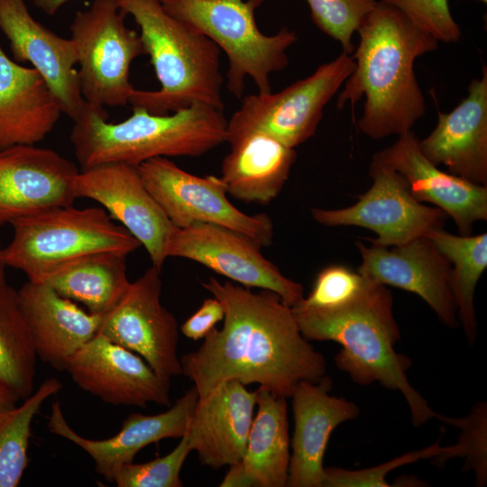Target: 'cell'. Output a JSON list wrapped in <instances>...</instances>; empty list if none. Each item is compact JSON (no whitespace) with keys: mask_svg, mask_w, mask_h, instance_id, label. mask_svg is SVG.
Instances as JSON below:
<instances>
[{"mask_svg":"<svg viewBox=\"0 0 487 487\" xmlns=\"http://www.w3.org/2000/svg\"><path fill=\"white\" fill-rule=\"evenodd\" d=\"M203 288L219 300L225 316L200 346L184 354L182 374L198 397L235 380L259 384L275 395L290 398L300 381H319L326 361L301 334L291 307L275 292L209 277Z\"/></svg>","mask_w":487,"mask_h":487,"instance_id":"6da1fadb","label":"cell"},{"mask_svg":"<svg viewBox=\"0 0 487 487\" xmlns=\"http://www.w3.org/2000/svg\"><path fill=\"white\" fill-rule=\"evenodd\" d=\"M356 32L359 43L352 54L355 68L337 96V109L364 96L357 126L365 135L378 140L411 131L426 112L414 63L436 50L438 41L380 0Z\"/></svg>","mask_w":487,"mask_h":487,"instance_id":"7a4b0ae2","label":"cell"},{"mask_svg":"<svg viewBox=\"0 0 487 487\" xmlns=\"http://www.w3.org/2000/svg\"><path fill=\"white\" fill-rule=\"evenodd\" d=\"M291 309L307 340L341 345L335 363L352 381L360 385L379 382L388 390L400 391L414 427L436 418L438 413L408 380L411 359L394 349L400 331L393 315L392 295L385 285L370 280L356 299L337 308Z\"/></svg>","mask_w":487,"mask_h":487,"instance_id":"3957f363","label":"cell"},{"mask_svg":"<svg viewBox=\"0 0 487 487\" xmlns=\"http://www.w3.org/2000/svg\"><path fill=\"white\" fill-rule=\"evenodd\" d=\"M133 112L113 124L105 108L85 104L69 136L81 170L108 162L138 167L156 157H198L226 141L224 111L207 104L168 115Z\"/></svg>","mask_w":487,"mask_h":487,"instance_id":"277c9868","label":"cell"},{"mask_svg":"<svg viewBox=\"0 0 487 487\" xmlns=\"http://www.w3.org/2000/svg\"><path fill=\"white\" fill-rule=\"evenodd\" d=\"M140 28L145 55L161 85L134 89L129 104L168 115L195 103L224 110L220 49L207 37L169 14L160 0H116Z\"/></svg>","mask_w":487,"mask_h":487,"instance_id":"5b68a950","label":"cell"},{"mask_svg":"<svg viewBox=\"0 0 487 487\" xmlns=\"http://www.w3.org/2000/svg\"><path fill=\"white\" fill-rule=\"evenodd\" d=\"M11 225L14 235L3 248L5 262L33 283H45L87 258L102 253L128 256L142 246L101 207H58Z\"/></svg>","mask_w":487,"mask_h":487,"instance_id":"8992f818","label":"cell"},{"mask_svg":"<svg viewBox=\"0 0 487 487\" xmlns=\"http://www.w3.org/2000/svg\"><path fill=\"white\" fill-rule=\"evenodd\" d=\"M164 10L210 39L228 62L226 87L243 97L247 78L257 93L271 91L270 76L289 65L288 49L297 41L294 31L282 27L267 35L258 27L256 9L265 0H160Z\"/></svg>","mask_w":487,"mask_h":487,"instance_id":"52a82bcc","label":"cell"},{"mask_svg":"<svg viewBox=\"0 0 487 487\" xmlns=\"http://www.w3.org/2000/svg\"><path fill=\"white\" fill-rule=\"evenodd\" d=\"M125 16L116 0H93L73 18L70 39L78 56L81 95L87 104L124 106L135 89L129 79L131 64L145 51L139 32L125 25Z\"/></svg>","mask_w":487,"mask_h":487,"instance_id":"ba28073f","label":"cell"},{"mask_svg":"<svg viewBox=\"0 0 487 487\" xmlns=\"http://www.w3.org/2000/svg\"><path fill=\"white\" fill-rule=\"evenodd\" d=\"M354 68L353 56L342 52L279 92L244 96L241 106L227 120L225 142L261 132L295 149L315 134L325 106Z\"/></svg>","mask_w":487,"mask_h":487,"instance_id":"9c48e42d","label":"cell"},{"mask_svg":"<svg viewBox=\"0 0 487 487\" xmlns=\"http://www.w3.org/2000/svg\"><path fill=\"white\" fill-rule=\"evenodd\" d=\"M137 168L143 185L177 228L217 225L248 236L261 247L271 244L270 216L240 211L227 198L220 177L196 176L167 157L150 159Z\"/></svg>","mask_w":487,"mask_h":487,"instance_id":"30bf717a","label":"cell"},{"mask_svg":"<svg viewBox=\"0 0 487 487\" xmlns=\"http://www.w3.org/2000/svg\"><path fill=\"white\" fill-rule=\"evenodd\" d=\"M371 188L358 201L339 209L311 208L312 217L327 226L354 225L374 232L371 244L398 246L444 226L446 214L427 207L410 194L406 179L376 153L369 167Z\"/></svg>","mask_w":487,"mask_h":487,"instance_id":"8fae6325","label":"cell"},{"mask_svg":"<svg viewBox=\"0 0 487 487\" xmlns=\"http://www.w3.org/2000/svg\"><path fill=\"white\" fill-rule=\"evenodd\" d=\"M161 272L152 265L131 282L115 307L103 316L98 333L137 354L158 376L170 381L182 374L179 326L161 303Z\"/></svg>","mask_w":487,"mask_h":487,"instance_id":"7c38bea8","label":"cell"},{"mask_svg":"<svg viewBox=\"0 0 487 487\" xmlns=\"http://www.w3.org/2000/svg\"><path fill=\"white\" fill-rule=\"evenodd\" d=\"M76 198L98 202L145 248L152 265L161 271L177 227L142 183L136 166L108 162L79 170Z\"/></svg>","mask_w":487,"mask_h":487,"instance_id":"4fadbf2b","label":"cell"},{"mask_svg":"<svg viewBox=\"0 0 487 487\" xmlns=\"http://www.w3.org/2000/svg\"><path fill=\"white\" fill-rule=\"evenodd\" d=\"M168 256L197 262L244 287L273 291L289 307L304 297L303 286L283 275L262 254L256 242L224 226L196 224L177 228Z\"/></svg>","mask_w":487,"mask_h":487,"instance_id":"5bb4252c","label":"cell"},{"mask_svg":"<svg viewBox=\"0 0 487 487\" xmlns=\"http://www.w3.org/2000/svg\"><path fill=\"white\" fill-rule=\"evenodd\" d=\"M77 165L32 144L0 149V225L76 200Z\"/></svg>","mask_w":487,"mask_h":487,"instance_id":"9a60e30c","label":"cell"},{"mask_svg":"<svg viewBox=\"0 0 487 487\" xmlns=\"http://www.w3.org/2000/svg\"><path fill=\"white\" fill-rule=\"evenodd\" d=\"M64 370L83 391L112 405L170 407V381L137 354L97 333L75 352Z\"/></svg>","mask_w":487,"mask_h":487,"instance_id":"2e32d148","label":"cell"},{"mask_svg":"<svg viewBox=\"0 0 487 487\" xmlns=\"http://www.w3.org/2000/svg\"><path fill=\"white\" fill-rule=\"evenodd\" d=\"M362 256L357 271L374 283L393 286L419 296L450 328L459 326L451 289L452 266L427 236L383 247L356 242Z\"/></svg>","mask_w":487,"mask_h":487,"instance_id":"e0dca14e","label":"cell"},{"mask_svg":"<svg viewBox=\"0 0 487 487\" xmlns=\"http://www.w3.org/2000/svg\"><path fill=\"white\" fill-rule=\"evenodd\" d=\"M0 30L8 40L14 60L30 62L46 81L62 114L75 121L86 102L75 68L78 56L72 40L36 21L24 0H0Z\"/></svg>","mask_w":487,"mask_h":487,"instance_id":"ac0fdd59","label":"cell"},{"mask_svg":"<svg viewBox=\"0 0 487 487\" xmlns=\"http://www.w3.org/2000/svg\"><path fill=\"white\" fill-rule=\"evenodd\" d=\"M333 381H300L291 395L294 431L289 487H324L323 465L326 446L335 427L360 415L359 407L345 398L331 396Z\"/></svg>","mask_w":487,"mask_h":487,"instance_id":"d6986e66","label":"cell"},{"mask_svg":"<svg viewBox=\"0 0 487 487\" xmlns=\"http://www.w3.org/2000/svg\"><path fill=\"white\" fill-rule=\"evenodd\" d=\"M198 400V393L193 386L164 412L129 415L121 430L106 439H88L74 431L65 419L59 401L51 406L47 426L52 434L83 449L93 459L96 472L113 482L115 472L123 464L133 462L137 453L148 445L165 438H180L188 427Z\"/></svg>","mask_w":487,"mask_h":487,"instance_id":"ffe728a7","label":"cell"},{"mask_svg":"<svg viewBox=\"0 0 487 487\" xmlns=\"http://www.w3.org/2000/svg\"><path fill=\"white\" fill-rule=\"evenodd\" d=\"M376 154L406 179L417 201L451 216L460 235H471L474 222L487 220V186L441 170L422 153L412 130Z\"/></svg>","mask_w":487,"mask_h":487,"instance_id":"44dd1931","label":"cell"},{"mask_svg":"<svg viewBox=\"0 0 487 487\" xmlns=\"http://www.w3.org/2000/svg\"><path fill=\"white\" fill-rule=\"evenodd\" d=\"M422 153L436 166L470 182L487 186V68L473 79L467 96L450 112L437 113V124L418 140Z\"/></svg>","mask_w":487,"mask_h":487,"instance_id":"7402d4cb","label":"cell"},{"mask_svg":"<svg viewBox=\"0 0 487 487\" xmlns=\"http://www.w3.org/2000/svg\"><path fill=\"white\" fill-rule=\"evenodd\" d=\"M256 405V391L232 380L199 398L188 427L201 464L218 470L242 461Z\"/></svg>","mask_w":487,"mask_h":487,"instance_id":"603a6c76","label":"cell"},{"mask_svg":"<svg viewBox=\"0 0 487 487\" xmlns=\"http://www.w3.org/2000/svg\"><path fill=\"white\" fill-rule=\"evenodd\" d=\"M17 296L38 357L57 370L63 371L68 359L98 333L103 316L86 312L46 283L28 280Z\"/></svg>","mask_w":487,"mask_h":487,"instance_id":"cb8c5ba5","label":"cell"},{"mask_svg":"<svg viewBox=\"0 0 487 487\" xmlns=\"http://www.w3.org/2000/svg\"><path fill=\"white\" fill-rule=\"evenodd\" d=\"M61 108L41 75L11 60L0 45V149L41 142Z\"/></svg>","mask_w":487,"mask_h":487,"instance_id":"d4e9b609","label":"cell"},{"mask_svg":"<svg viewBox=\"0 0 487 487\" xmlns=\"http://www.w3.org/2000/svg\"><path fill=\"white\" fill-rule=\"evenodd\" d=\"M221 166L226 192L246 203L266 205L284 187L297 153L275 138L251 132L230 141Z\"/></svg>","mask_w":487,"mask_h":487,"instance_id":"484cf974","label":"cell"},{"mask_svg":"<svg viewBox=\"0 0 487 487\" xmlns=\"http://www.w3.org/2000/svg\"><path fill=\"white\" fill-rule=\"evenodd\" d=\"M285 397L260 387L242 459L252 487H285L290 460L288 408Z\"/></svg>","mask_w":487,"mask_h":487,"instance_id":"4316f807","label":"cell"},{"mask_svg":"<svg viewBox=\"0 0 487 487\" xmlns=\"http://www.w3.org/2000/svg\"><path fill=\"white\" fill-rule=\"evenodd\" d=\"M126 258L116 253L97 254L71 265L45 283L60 296L84 304L88 312L104 316L131 284Z\"/></svg>","mask_w":487,"mask_h":487,"instance_id":"83f0119b","label":"cell"},{"mask_svg":"<svg viewBox=\"0 0 487 487\" xmlns=\"http://www.w3.org/2000/svg\"><path fill=\"white\" fill-rule=\"evenodd\" d=\"M427 236L451 263V289L457 318L472 345L478 333L474 292L487 267V234L455 235L441 228Z\"/></svg>","mask_w":487,"mask_h":487,"instance_id":"f1b7e54d","label":"cell"},{"mask_svg":"<svg viewBox=\"0 0 487 487\" xmlns=\"http://www.w3.org/2000/svg\"><path fill=\"white\" fill-rule=\"evenodd\" d=\"M37 357L17 290L5 283L0 286V385L19 399L28 398L33 392Z\"/></svg>","mask_w":487,"mask_h":487,"instance_id":"f546056e","label":"cell"},{"mask_svg":"<svg viewBox=\"0 0 487 487\" xmlns=\"http://www.w3.org/2000/svg\"><path fill=\"white\" fill-rule=\"evenodd\" d=\"M61 387L57 378L47 379L0 422V487L19 485L28 464L27 450L32 419L43 402Z\"/></svg>","mask_w":487,"mask_h":487,"instance_id":"4dcf8cb0","label":"cell"},{"mask_svg":"<svg viewBox=\"0 0 487 487\" xmlns=\"http://www.w3.org/2000/svg\"><path fill=\"white\" fill-rule=\"evenodd\" d=\"M436 418L460 430L455 445L450 451L435 462L438 467L452 458L464 460L463 469L474 474L475 485L487 483V403L478 402L464 418H448L437 414Z\"/></svg>","mask_w":487,"mask_h":487,"instance_id":"1f68e13d","label":"cell"},{"mask_svg":"<svg viewBox=\"0 0 487 487\" xmlns=\"http://www.w3.org/2000/svg\"><path fill=\"white\" fill-rule=\"evenodd\" d=\"M378 0H306L312 21L325 34L339 42L343 52L352 55V38Z\"/></svg>","mask_w":487,"mask_h":487,"instance_id":"d6a6232c","label":"cell"},{"mask_svg":"<svg viewBox=\"0 0 487 487\" xmlns=\"http://www.w3.org/2000/svg\"><path fill=\"white\" fill-rule=\"evenodd\" d=\"M192 451L188 428L179 443L168 455L154 460L123 464L115 473L113 482L118 487H181V468Z\"/></svg>","mask_w":487,"mask_h":487,"instance_id":"836d02e7","label":"cell"},{"mask_svg":"<svg viewBox=\"0 0 487 487\" xmlns=\"http://www.w3.org/2000/svg\"><path fill=\"white\" fill-rule=\"evenodd\" d=\"M370 280L342 264L322 269L316 277L311 291L291 308L299 309H333L356 299Z\"/></svg>","mask_w":487,"mask_h":487,"instance_id":"e575fe53","label":"cell"},{"mask_svg":"<svg viewBox=\"0 0 487 487\" xmlns=\"http://www.w3.org/2000/svg\"><path fill=\"white\" fill-rule=\"evenodd\" d=\"M447 446L436 442L430 446L403 454L374 467L349 470L325 467L324 487H390L386 476L394 469L419 460L432 459L446 452Z\"/></svg>","mask_w":487,"mask_h":487,"instance_id":"d590c367","label":"cell"},{"mask_svg":"<svg viewBox=\"0 0 487 487\" xmlns=\"http://www.w3.org/2000/svg\"><path fill=\"white\" fill-rule=\"evenodd\" d=\"M403 13L415 25L438 42L453 43L462 32L449 7V0H380Z\"/></svg>","mask_w":487,"mask_h":487,"instance_id":"8d00e7d4","label":"cell"},{"mask_svg":"<svg viewBox=\"0 0 487 487\" xmlns=\"http://www.w3.org/2000/svg\"><path fill=\"white\" fill-rule=\"evenodd\" d=\"M223 306L216 298L206 299L200 308L181 326V333L194 341L203 339L215 326L224 319Z\"/></svg>","mask_w":487,"mask_h":487,"instance_id":"74e56055","label":"cell"},{"mask_svg":"<svg viewBox=\"0 0 487 487\" xmlns=\"http://www.w3.org/2000/svg\"><path fill=\"white\" fill-rule=\"evenodd\" d=\"M221 487H252L251 482L244 472L242 462L229 465L220 485Z\"/></svg>","mask_w":487,"mask_h":487,"instance_id":"f35d334b","label":"cell"},{"mask_svg":"<svg viewBox=\"0 0 487 487\" xmlns=\"http://www.w3.org/2000/svg\"><path fill=\"white\" fill-rule=\"evenodd\" d=\"M19 400L14 393L0 385V422L10 410L16 407Z\"/></svg>","mask_w":487,"mask_h":487,"instance_id":"ab89813d","label":"cell"},{"mask_svg":"<svg viewBox=\"0 0 487 487\" xmlns=\"http://www.w3.org/2000/svg\"><path fill=\"white\" fill-rule=\"evenodd\" d=\"M69 0H32L33 5L48 15H53Z\"/></svg>","mask_w":487,"mask_h":487,"instance_id":"60d3db41","label":"cell"},{"mask_svg":"<svg viewBox=\"0 0 487 487\" xmlns=\"http://www.w3.org/2000/svg\"><path fill=\"white\" fill-rule=\"evenodd\" d=\"M7 266L5 262L4 254H3V247L1 246V243H0V286H3L6 283L5 281V268Z\"/></svg>","mask_w":487,"mask_h":487,"instance_id":"b9f144b4","label":"cell"},{"mask_svg":"<svg viewBox=\"0 0 487 487\" xmlns=\"http://www.w3.org/2000/svg\"><path fill=\"white\" fill-rule=\"evenodd\" d=\"M478 1H480V2H482V3H483V4H486V3H487V0H478Z\"/></svg>","mask_w":487,"mask_h":487,"instance_id":"7bdbcfd3","label":"cell"}]
</instances>
